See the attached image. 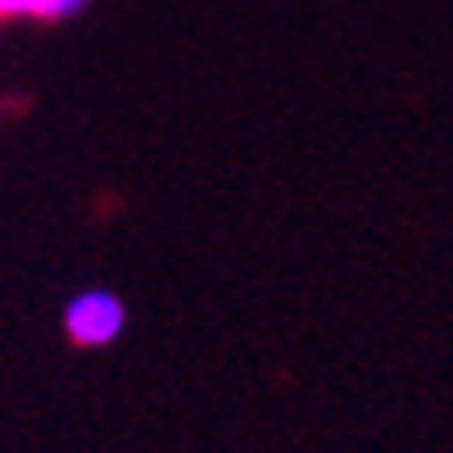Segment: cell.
<instances>
[{
  "instance_id": "1",
  "label": "cell",
  "mask_w": 453,
  "mask_h": 453,
  "mask_svg": "<svg viewBox=\"0 0 453 453\" xmlns=\"http://www.w3.org/2000/svg\"><path fill=\"white\" fill-rule=\"evenodd\" d=\"M123 331H127V304L104 286H91L64 304V335L78 349H104Z\"/></svg>"
},
{
  "instance_id": "2",
  "label": "cell",
  "mask_w": 453,
  "mask_h": 453,
  "mask_svg": "<svg viewBox=\"0 0 453 453\" xmlns=\"http://www.w3.org/2000/svg\"><path fill=\"white\" fill-rule=\"evenodd\" d=\"M91 0H0V19H46V23H64L78 19Z\"/></svg>"
}]
</instances>
